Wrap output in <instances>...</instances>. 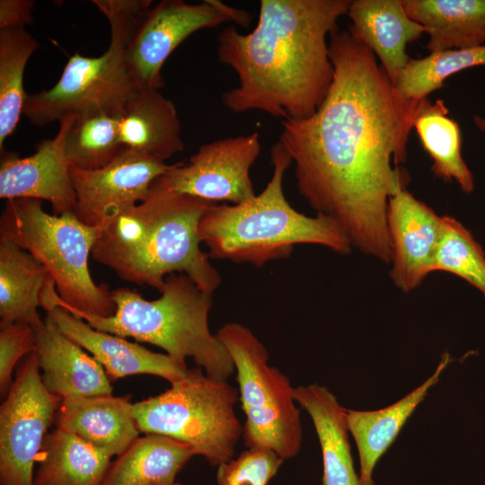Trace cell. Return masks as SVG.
Instances as JSON below:
<instances>
[{
  "label": "cell",
  "instance_id": "5b68a950",
  "mask_svg": "<svg viewBox=\"0 0 485 485\" xmlns=\"http://www.w3.org/2000/svg\"><path fill=\"white\" fill-rule=\"evenodd\" d=\"M160 293L149 301L128 287L112 290L116 312L109 317L64 309L98 331L157 346L181 364L190 357L208 376L228 381L234 363L208 326L213 294L180 273L168 275Z\"/></svg>",
  "mask_w": 485,
  "mask_h": 485
},
{
  "label": "cell",
  "instance_id": "1f68e13d",
  "mask_svg": "<svg viewBox=\"0 0 485 485\" xmlns=\"http://www.w3.org/2000/svg\"><path fill=\"white\" fill-rule=\"evenodd\" d=\"M433 271L454 274L485 296V254L470 231L455 218L442 216Z\"/></svg>",
  "mask_w": 485,
  "mask_h": 485
},
{
  "label": "cell",
  "instance_id": "44dd1931",
  "mask_svg": "<svg viewBox=\"0 0 485 485\" xmlns=\"http://www.w3.org/2000/svg\"><path fill=\"white\" fill-rule=\"evenodd\" d=\"M294 399L315 428L322 454V485H360L348 441V410L316 383L294 387Z\"/></svg>",
  "mask_w": 485,
  "mask_h": 485
},
{
  "label": "cell",
  "instance_id": "f546056e",
  "mask_svg": "<svg viewBox=\"0 0 485 485\" xmlns=\"http://www.w3.org/2000/svg\"><path fill=\"white\" fill-rule=\"evenodd\" d=\"M242 438L247 448L273 451L281 459L295 457L300 451L303 428L295 401L243 410Z\"/></svg>",
  "mask_w": 485,
  "mask_h": 485
},
{
  "label": "cell",
  "instance_id": "d6986e66",
  "mask_svg": "<svg viewBox=\"0 0 485 485\" xmlns=\"http://www.w3.org/2000/svg\"><path fill=\"white\" fill-rule=\"evenodd\" d=\"M130 399V394L65 398L54 423L111 456L119 455L139 435Z\"/></svg>",
  "mask_w": 485,
  "mask_h": 485
},
{
  "label": "cell",
  "instance_id": "3957f363",
  "mask_svg": "<svg viewBox=\"0 0 485 485\" xmlns=\"http://www.w3.org/2000/svg\"><path fill=\"white\" fill-rule=\"evenodd\" d=\"M214 202L173 190L158 177L146 198L100 230L92 256L119 278L156 288L172 273L214 294L221 275L201 250L198 225Z\"/></svg>",
  "mask_w": 485,
  "mask_h": 485
},
{
  "label": "cell",
  "instance_id": "e575fe53",
  "mask_svg": "<svg viewBox=\"0 0 485 485\" xmlns=\"http://www.w3.org/2000/svg\"><path fill=\"white\" fill-rule=\"evenodd\" d=\"M34 5L31 0H1L0 30L25 28L31 24Z\"/></svg>",
  "mask_w": 485,
  "mask_h": 485
},
{
  "label": "cell",
  "instance_id": "9c48e42d",
  "mask_svg": "<svg viewBox=\"0 0 485 485\" xmlns=\"http://www.w3.org/2000/svg\"><path fill=\"white\" fill-rule=\"evenodd\" d=\"M251 21L250 13L216 0L189 4L163 0L138 17L126 47L128 70L137 89L160 90L163 66L173 50L196 31L227 22L243 26Z\"/></svg>",
  "mask_w": 485,
  "mask_h": 485
},
{
  "label": "cell",
  "instance_id": "4fadbf2b",
  "mask_svg": "<svg viewBox=\"0 0 485 485\" xmlns=\"http://www.w3.org/2000/svg\"><path fill=\"white\" fill-rule=\"evenodd\" d=\"M75 116L59 121L57 135L42 140L36 152L20 157L2 152L0 166V198L48 200L54 215L74 212L76 195L70 176V164L65 154V137Z\"/></svg>",
  "mask_w": 485,
  "mask_h": 485
},
{
  "label": "cell",
  "instance_id": "277c9868",
  "mask_svg": "<svg viewBox=\"0 0 485 485\" xmlns=\"http://www.w3.org/2000/svg\"><path fill=\"white\" fill-rule=\"evenodd\" d=\"M270 162L271 178L260 194L240 204L216 203L202 216L198 236L209 258L261 267L288 258L298 244L350 252L351 242L337 221L322 214L306 216L287 201L283 181L292 160L278 140Z\"/></svg>",
  "mask_w": 485,
  "mask_h": 485
},
{
  "label": "cell",
  "instance_id": "d590c367",
  "mask_svg": "<svg viewBox=\"0 0 485 485\" xmlns=\"http://www.w3.org/2000/svg\"><path fill=\"white\" fill-rule=\"evenodd\" d=\"M473 122L481 131L485 133V117L474 116Z\"/></svg>",
  "mask_w": 485,
  "mask_h": 485
},
{
  "label": "cell",
  "instance_id": "d4e9b609",
  "mask_svg": "<svg viewBox=\"0 0 485 485\" xmlns=\"http://www.w3.org/2000/svg\"><path fill=\"white\" fill-rule=\"evenodd\" d=\"M195 455L187 444L163 435L146 434L133 440L110 463L101 485L171 483Z\"/></svg>",
  "mask_w": 485,
  "mask_h": 485
},
{
  "label": "cell",
  "instance_id": "52a82bcc",
  "mask_svg": "<svg viewBox=\"0 0 485 485\" xmlns=\"http://www.w3.org/2000/svg\"><path fill=\"white\" fill-rule=\"evenodd\" d=\"M110 27V42L99 57L72 55L56 84L27 94L23 114L43 127L68 116L105 112L121 116L137 90L126 63V47L139 15L151 0H93Z\"/></svg>",
  "mask_w": 485,
  "mask_h": 485
},
{
  "label": "cell",
  "instance_id": "603a6c76",
  "mask_svg": "<svg viewBox=\"0 0 485 485\" xmlns=\"http://www.w3.org/2000/svg\"><path fill=\"white\" fill-rule=\"evenodd\" d=\"M408 16L425 28L430 52L485 43V0H402Z\"/></svg>",
  "mask_w": 485,
  "mask_h": 485
},
{
  "label": "cell",
  "instance_id": "4dcf8cb0",
  "mask_svg": "<svg viewBox=\"0 0 485 485\" xmlns=\"http://www.w3.org/2000/svg\"><path fill=\"white\" fill-rule=\"evenodd\" d=\"M477 66H485V45L430 52L422 58L410 57L395 86L406 98L425 99L451 75Z\"/></svg>",
  "mask_w": 485,
  "mask_h": 485
},
{
  "label": "cell",
  "instance_id": "8d00e7d4",
  "mask_svg": "<svg viewBox=\"0 0 485 485\" xmlns=\"http://www.w3.org/2000/svg\"><path fill=\"white\" fill-rule=\"evenodd\" d=\"M149 485H182V484L177 481H173L171 483H155V484H149Z\"/></svg>",
  "mask_w": 485,
  "mask_h": 485
},
{
  "label": "cell",
  "instance_id": "83f0119b",
  "mask_svg": "<svg viewBox=\"0 0 485 485\" xmlns=\"http://www.w3.org/2000/svg\"><path fill=\"white\" fill-rule=\"evenodd\" d=\"M36 40L25 28L0 30V149L13 133L23 112L26 64L37 49Z\"/></svg>",
  "mask_w": 485,
  "mask_h": 485
},
{
  "label": "cell",
  "instance_id": "8fae6325",
  "mask_svg": "<svg viewBox=\"0 0 485 485\" xmlns=\"http://www.w3.org/2000/svg\"><path fill=\"white\" fill-rule=\"evenodd\" d=\"M171 167L164 161L126 147L98 170L70 165L76 195L74 214L84 224L101 230L144 201L153 182Z\"/></svg>",
  "mask_w": 485,
  "mask_h": 485
},
{
  "label": "cell",
  "instance_id": "e0dca14e",
  "mask_svg": "<svg viewBox=\"0 0 485 485\" xmlns=\"http://www.w3.org/2000/svg\"><path fill=\"white\" fill-rule=\"evenodd\" d=\"M347 15L348 29L377 56L391 82L396 85L401 72L410 60L405 48L419 40L425 28L411 20L402 0H354Z\"/></svg>",
  "mask_w": 485,
  "mask_h": 485
},
{
  "label": "cell",
  "instance_id": "d6a6232c",
  "mask_svg": "<svg viewBox=\"0 0 485 485\" xmlns=\"http://www.w3.org/2000/svg\"><path fill=\"white\" fill-rule=\"evenodd\" d=\"M283 463L273 451L248 448L217 467V485H267Z\"/></svg>",
  "mask_w": 485,
  "mask_h": 485
},
{
  "label": "cell",
  "instance_id": "8992f818",
  "mask_svg": "<svg viewBox=\"0 0 485 485\" xmlns=\"http://www.w3.org/2000/svg\"><path fill=\"white\" fill-rule=\"evenodd\" d=\"M43 200H6L0 216V238L12 241L38 260L54 282L44 290L40 307L74 309L109 317L116 305L106 284H96L89 269L100 230L81 222L74 212L44 211Z\"/></svg>",
  "mask_w": 485,
  "mask_h": 485
},
{
  "label": "cell",
  "instance_id": "6da1fadb",
  "mask_svg": "<svg viewBox=\"0 0 485 485\" xmlns=\"http://www.w3.org/2000/svg\"><path fill=\"white\" fill-rule=\"evenodd\" d=\"M329 56L334 75L325 100L305 119L282 120L278 141L312 208L337 221L353 248L390 263L388 201L408 181L392 162H405L428 99L402 95L348 29L330 35Z\"/></svg>",
  "mask_w": 485,
  "mask_h": 485
},
{
  "label": "cell",
  "instance_id": "2e32d148",
  "mask_svg": "<svg viewBox=\"0 0 485 485\" xmlns=\"http://www.w3.org/2000/svg\"><path fill=\"white\" fill-rule=\"evenodd\" d=\"M34 332L42 382L50 393L61 399L112 394L110 380L101 365L48 315Z\"/></svg>",
  "mask_w": 485,
  "mask_h": 485
},
{
  "label": "cell",
  "instance_id": "7c38bea8",
  "mask_svg": "<svg viewBox=\"0 0 485 485\" xmlns=\"http://www.w3.org/2000/svg\"><path fill=\"white\" fill-rule=\"evenodd\" d=\"M260 153L253 132L201 146L188 163H176L162 175L175 191L217 203L240 204L255 197L250 171Z\"/></svg>",
  "mask_w": 485,
  "mask_h": 485
},
{
  "label": "cell",
  "instance_id": "cb8c5ba5",
  "mask_svg": "<svg viewBox=\"0 0 485 485\" xmlns=\"http://www.w3.org/2000/svg\"><path fill=\"white\" fill-rule=\"evenodd\" d=\"M51 280L47 269L31 253L0 238V328L15 322L33 329L40 326L43 321L37 309Z\"/></svg>",
  "mask_w": 485,
  "mask_h": 485
},
{
  "label": "cell",
  "instance_id": "ffe728a7",
  "mask_svg": "<svg viewBox=\"0 0 485 485\" xmlns=\"http://www.w3.org/2000/svg\"><path fill=\"white\" fill-rule=\"evenodd\" d=\"M119 133L124 147L164 162L184 149L176 107L160 90L134 92L119 118Z\"/></svg>",
  "mask_w": 485,
  "mask_h": 485
},
{
  "label": "cell",
  "instance_id": "836d02e7",
  "mask_svg": "<svg viewBox=\"0 0 485 485\" xmlns=\"http://www.w3.org/2000/svg\"><path fill=\"white\" fill-rule=\"evenodd\" d=\"M0 390L1 394L9 392L12 373L18 360L36 349L34 329L22 322H15L0 328Z\"/></svg>",
  "mask_w": 485,
  "mask_h": 485
},
{
  "label": "cell",
  "instance_id": "7a4b0ae2",
  "mask_svg": "<svg viewBox=\"0 0 485 485\" xmlns=\"http://www.w3.org/2000/svg\"><path fill=\"white\" fill-rule=\"evenodd\" d=\"M350 3L260 0L251 31L224 28L217 58L234 70L238 84L223 93V105L234 113L260 110L283 120L313 115L333 81L327 39Z\"/></svg>",
  "mask_w": 485,
  "mask_h": 485
},
{
  "label": "cell",
  "instance_id": "9a60e30c",
  "mask_svg": "<svg viewBox=\"0 0 485 485\" xmlns=\"http://www.w3.org/2000/svg\"><path fill=\"white\" fill-rule=\"evenodd\" d=\"M47 315L69 339L81 346L101 365L110 381L134 375H153L172 383L189 371L167 354L153 352L125 338L98 331L62 307Z\"/></svg>",
  "mask_w": 485,
  "mask_h": 485
},
{
  "label": "cell",
  "instance_id": "5bb4252c",
  "mask_svg": "<svg viewBox=\"0 0 485 485\" xmlns=\"http://www.w3.org/2000/svg\"><path fill=\"white\" fill-rule=\"evenodd\" d=\"M442 216L405 188L388 201L387 227L393 284L408 293L433 272Z\"/></svg>",
  "mask_w": 485,
  "mask_h": 485
},
{
  "label": "cell",
  "instance_id": "30bf717a",
  "mask_svg": "<svg viewBox=\"0 0 485 485\" xmlns=\"http://www.w3.org/2000/svg\"><path fill=\"white\" fill-rule=\"evenodd\" d=\"M40 369L33 351L1 404V485H35L33 468L62 400L46 389Z\"/></svg>",
  "mask_w": 485,
  "mask_h": 485
},
{
  "label": "cell",
  "instance_id": "ba28073f",
  "mask_svg": "<svg viewBox=\"0 0 485 485\" xmlns=\"http://www.w3.org/2000/svg\"><path fill=\"white\" fill-rule=\"evenodd\" d=\"M238 400V390L228 381L196 367L165 392L133 403V414L139 432L187 444L218 467L234 458L242 436L234 410Z\"/></svg>",
  "mask_w": 485,
  "mask_h": 485
},
{
  "label": "cell",
  "instance_id": "484cf974",
  "mask_svg": "<svg viewBox=\"0 0 485 485\" xmlns=\"http://www.w3.org/2000/svg\"><path fill=\"white\" fill-rule=\"evenodd\" d=\"M111 455L76 434L56 428L47 434L35 485H101Z\"/></svg>",
  "mask_w": 485,
  "mask_h": 485
},
{
  "label": "cell",
  "instance_id": "f1b7e54d",
  "mask_svg": "<svg viewBox=\"0 0 485 485\" xmlns=\"http://www.w3.org/2000/svg\"><path fill=\"white\" fill-rule=\"evenodd\" d=\"M120 116L98 112L75 116L65 137V154L70 165L98 170L124 148L119 139Z\"/></svg>",
  "mask_w": 485,
  "mask_h": 485
},
{
  "label": "cell",
  "instance_id": "4316f807",
  "mask_svg": "<svg viewBox=\"0 0 485 485\" xmlns=\"http://www.w3.org/2000/svg\"><path fill=\"white\" fill-rule=\"evenodd\" d=\"M421 145L433 161L431 172L444 181H455L463 191L474 190L472 172L462 157L458 123L448 117L443 100H429L417 116L414 127Z\"/></svg>",
  "mask_w": 485,
  "mask_h": 485
},
{
  "label": "cell",
  "instance_id": "7402d4cb",
  "mask_svg": "<svg viewBox=\"0 0 485 485\" xmlns=\"http://www.w3.org/2000/svg\"><path fill=\"white\" fill-rule=\"evenodd\" d=\"M449 362L447 354L436 370L421 385L393 404L377 410H347L349 433L359 455L360 485H375L373 472L376 463L397 437L401 428L424 400L428 390L438 382Z\"/></svg>",
  "mask_w": 485,
  "mask_h": 485
},
{
  "label": "cell",
  "instance_id": "ac0fdd59",
  "mask_svg": "<svg viewBox=\"0 0 485 485\" xmlns=\"http://www.w3.org/2000/svg\"><path fill=\"white\" fill-rule=\"evenodd\" d=\"M216 335L234 363L242 410L295 401L288 377L269 365L268 350L251 329L226 322Z\"/></svg>",
  "mask_w": 485,
  "mask_h": 485
}]
</instances>
